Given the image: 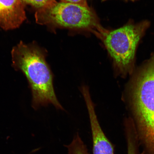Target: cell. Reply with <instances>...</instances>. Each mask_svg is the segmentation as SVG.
I'll return each mask as SVG.
<instances>
[{"label":"cell","instance_id":"obj_8","mask_svg":"<svg viewBox=\"0 0 154 154\" xmlns=\"http://www.w3.org/2000/svg\"><path fill=\"white\" fill-rule=\"evenodd\" d=\"M66 147L69 154H90L86 146L78 134L75 136L72 143Z\"/></svg>","mask_w":154,"mask_h":154},{"label":"cell","instance_id":"obj_9","mask_svg":"<svg viewBox=\"0 0 154 154\" xmlns=\"http://www.w3.org/2000/svg\"><path fill=\"white\" fill-rule=\"evenodd\" d=\"M25 6H30L35 11L45 8L52 4L55 0H21Z\"/></svg>","mask_w":154,"mask_h":154},{"label":"cell","instance_id":"obj_7","mask_svg":"<svg viewBox=\"0 0 154 154\" xmlns=\"http://www.w3.org/2000/svg\"><path fill=\"white\" fill-rule=\"evenodd\" d=\"M126 128V134L128 154H140V144L135 128L132 125H128Z\"/></svg>","mask_w":154,"mask_h":154},{"label":"cell","instance_id":"obj_6","mask_svg":"<svg viewBox=\"0 0 154 154\" xmlns=\"http://www.w3.org/2000/svg\"><path fill=\"white\" fill-rule=\"evenodd\" d=\"M21 0H0V26L5 30L19 27L26 16Z\"/></svg>","mask_w":154,"mask_h":154},{"label":"cell","instance_id":"obj_4","mask_svg":"<svg viewBox=\"0 0 154 154\" xmlns=\"http://www.w3.org/2000/svg\"><path fill=\"white\" fill-rule=\"evenodd\" d=\"M149 26L147 21L129 23L116 29L107 30L103 35L101 40L120 72H130L132 69L138 44Z\"/></svg>","mask_w":154,"mask_h":154},{"label":"cell","instance_id":"obj_5","mask_svg":"<svg viewBox=\"0 0 154 154\" xmlns=\"http://www.w3.org/2000/svg\"><path fill=\"white\" fill-rule=\"evenodd\" d=\"M89 116L92 134L93 154H114V146L102 130L91 96L84 97Z\"/></svg>","mask_w":154,"mask_h":154},{"label":"cell","instance_id":"obj_1","mask_svg":"<svg viewBox=\"0 0 154 154\" xmlns=\"http://www.w3.org/2000/svg\"><path fill=\"white\" fill-rule=\"evenodd\" d=\"M46 54L34 42L26 44L21 41L11 50L12 66L22 72L27 79L34 109L51 104L57 109H63L56 95L52 73L46 61Z\"/></svg>","mask_w":154,"mask_h":154},{"label":"cell","instance_id":"obj_12","mask_svg":"<svg viewBox=\"0 0 154 154\" xmlns=\"http://www.w3.org/2000/svg\"></svg>","mask_w":154,"mask_h":154},{"label":"cell","instance_id":"obj_11","mask_svg":"<svg viewBox=\"0 0 154 154\" xmlns=\"http://www.w3.org/2000/svg\"><path fill=\"white\" fill-rule=\"evenodd\" d=\"M125 1H133L134 0H125Z\"/></svg>","mask_w":154,"mask_h":154},{"label":"cell","instance_id":"obj_10","mask_svg":"<svg viewBox=\"0 0 154 154\" xmlns=\"http://www.w3.org/2000/svg\"><path fill=\"white\" fill-rule=\"evenodd\" d=\"M61 2H64L75 4L83 5H88L87 0H61Z\"/></svg>","mask_w":154,"mask_h":154},{"label":"cell","instance_id":"obj_2","mask_svg":"<svg viewBox=\"0 0 154 154\" xmlns=\"http://www.w3.org/2000/svg\"><path fill=\"white\" fill-rule=\"evenodd\" d=\"M132 107L138 140L144 154H154V53L135 78Z\"/></svg>","mask_w":154,"mask_h":154},{"label":"cell","instance_id":"obj_3","mask_svg":"<svg viewBox=\"0 0 154 154\" xmlns=\"http://www.w3.org/2000/svg\"><path fill=\"white\" fill-rule=\"evenodd\" d=\"M37 23L50 28L88 31L101 39L107 30L100 23L97 15L88 5L55 2L35 11Z\"/></svg>","mask_w":154,"mask_h":154}]
</instances>
